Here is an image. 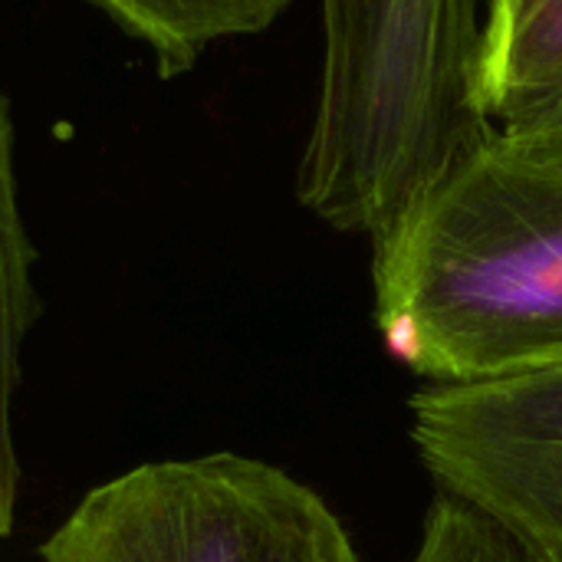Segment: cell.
I'll return each instance as SVG.
<instances>
[{"instance_id":"cell-1","label":"cell","mask_w":562,"mask_h":562,"mask_svg":"<svg viewBox=\"0 0 562 562\" xmlns=\"http://www.w3.org/2000/svg\"><path fill=\"white\" fill-rule=\"evenodd\" d=\"M372 247L375 326L415 375L474 389L562 369V165L494 128Z\"/></svg>"},{"instance_id":"cell-2","label":"cell","mask_w":562,"mask_h":562,"mask_svg":"<svg viewBox=\"0 0 562 562\" xmlns=\"http://www.w3.org/2000/svg\"><path fill=\"white\" fill-rule=\"evenodd\" d=\"M323 66L296 198L382 237L494 128L471 105L484 0H319Z\"/></svg>"},{"instance_id":"cell-3","label":"cell","mask_w":562,"mask_h":562,"mask_svg":"<svg viewBox=\"0 0 562 562\" xmlns=\"http://www.w3.org/2000/svg\"><path fill=\"white\" fill-rule=\"evenodd\" d=\"M43 562H362L329 504L244 454L138 464L92 487Z\"/></svg>"},{"instance_id":"cell-4","label":"cell","mask_w":562,"mask_h":562,"mask_svg":"<svg viewBox=\"0 0 562 562\" xmlns=\"http://www.w3.org/2000/svg\"><path fill=\"white\" fill-rule=\"evenodd\" d=\"M441 491L461 494L514 527L540 562H562V441L412 425Z\"/></svg>"},{"instance_id":"cell-5","label":"cell","mask_w":562,"mask_h":562,"mask_svg":"<svg viewBox=\"0 0 562 562\" xmlns=\"http://www.w3.org/2000/svg\"><path fill=\"white\" fill-rule=\"evenodd\" d=\"M562 99V0H484L471 105L501 128Z\"/></svg>"},{"instance_id":"cell-6","label":"cell","mask_w":562,"mask_h":562,"mask_svg":"<svg viewBox=\"0 0 562 562\" xmlns=\"http://www.w3.org/2000/svg\"><path fill=\"white\" fill-rule=\"evenodd\" d=\"M33 260L36 254L16 194L13 119H10V102L0 92V540L13 533L16 501H20L13 398L23 379V342L40 316Z\"/></svg>"},{"instance_id":"cell-7","label":"cell","mask_w":562,"mask_h":562,"mask_svg":"<svg viewBox=\"0 0 562 562\" xmlns=\"http://www.w3.org/2000/svg\"><path fill=\"white\" fill-rule=\"evenodd\" d=\"M142 40L161 79L188 72L201 53L231 36L263 33L293 0H89Z\"/></svg>"},{"instance_id":"cell-8","label":"cell","mask_w":562,"mask_h":562,"mask_svg":"<svg viewBox=\"0 0 562 562\" xmlns=\"http://www.w3.org/2000/svg\"><path fill=\"white\" fill-rule=\"evenodd\" d=\"M412 425L562 441V369L474 389L428 385L412 398Z\"/></svg>"},{"instance_id":"cell-9","label":"cell","mask_w":562,"mask_h":562,"mask_svg":"<svg viewBox=\"0 0 562 562\" xmlns=\"http://www.w3.org/2000/svg\"><path fill=\"white\" fill-rule=\"evenodd\" d=\"M412 562H540V557L497 514L438 487Z\"/></svg>"},{"instance_id":"cell-10","label":"cell","mask_w":562,"mask_h":562,"mask_svg":"<svg viewBox=\"0 0 562 562\" xmlns=\"http://www.w3.org/2000/svg\"><path fill=\"white\" fill-rule=\"evenodd\" d=\"M497 132L514 151L537 158V161L562 165V99L517 119V122L501 125Z\"/></svg>"}]
</instances>
